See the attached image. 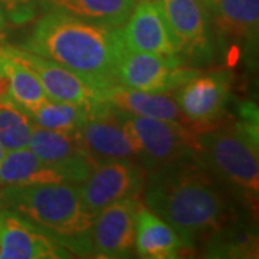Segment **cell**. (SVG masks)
Masks as SVG:
<instances>
[{"instance_id":"17","label":"cell","mask_w":259,"mask_h":259,"mask_svg":"<svg viewBox=\"0 0 259 259\" xmlns=\"http://www.w3.org/2000/svg\"><path fill=\"white\" fill-rule=\"evenodd\" d=\"M101 102L117 111L125 112L130 115L176 121L193 128L177 107L175 97H170L167 94L146 93L115 83L102 91Z\"/></svg>"},{"instance_id":"4","label":"cell","mask_w":259,"mask_h":259,"mask_svg":"<svg viewBox=\"0 0 259 259\" xmlns=\"http://www.w3.org/2000/svg\"><path fill=\"white\" fill-rule=\"evenodd\" d=\"M0 203L54 235L71 253L82 256L83 239L95 214L85 209L78 185L0 187Z\"/></svg>"},{"instance_id":"16","label":"cell","mask_w":259,"mask_h":259,"mask_svg":"<svg viewBox=\"0 0 259 259\" xmlns=\"http://www.w3.org/2000/svg\"><path fill=\"white\" fill-rule=\"evenodd\" d=\"M122 33L130 51L180 58L163 12L154 0H137Z\"/></svg>"},{"instance_id":"13","label":"cell","mask_w":259,"mask_h":259,"mask_svg":"<svg viewBox=\"0 0 259 259\" xmlns=\"http://www.w3.org/2000/svg\"><path fill=\"white\" fill-rule=\"evenodd\" d=\"M71 252L45 229L9 209H0V259L68 258Z\"/></svg>"},{"instance_id":"25","label":"cell","mask_w":259,"mask_h":259,"mask_svg":"<svg viewBox=\"0 0 259 259\" xmlns=\"http://www.w3.org/2000/svg\"><path fill=\"white\" fill-rule=\"evenodd\" d=\"M5 18L15 25L30 22L39 12V0H0Z\"/></svg>"},{"instance_id":"26","label":"cell","mask_w":259,"mask_h":259,"mask_svg":"<svg viewBox=\"0 0 259 259\" xmlns=\"http://www.w3.org/2000/svg\"><path fill=\"white\" fill-rule=\"evenodd\" d=\"M3 62H5V45L0 44V75L5 74V71H3Z\"/></svg>"},{"instance_id":"2","label":"cell","mask_w":259,"mask_h":259,"mask_svg":"<svg viewBox=\"0 0 259 259\" xmlns=\"http://www.w3.org/2000/svg\"><path fill=\"white\" fill-rule=\"evenodd\" d=\"M20 48L54 61L104 91L118 83V64L127 45L122 26L112 28L47 10Z\"/></svg>"},{"instance_id":"8","label":"cell","mask_w":259,"mask_h":259,"mask_svg":"<svg viewBox=\"0 0 259 259\" xmlns=\"http://www.w3.org/2000/svg\"><path fill=\"white\" fill-rule=\"evenodd\" d=\"M139 197L122 199L97 213L82 245V256L128 258L134 252Z\"/></svg>"},{"instance_id":"28","label":"cell","mask_w":259,"mask_h":259,"mask_svg":"<svg viewBox=\"0 0 259 259\" xmlns=\"http://www.w3.org/2000/svg\"><path fill=\"white\" fill-rule=\"evenodd\" d=\"M6 148L3 147L2 144H0V164H2V161H3V158H5V156H6Z\"/></svg>"},{"instance_id":"20","label":"cell","mask_w":259,"mask_h":259,"mask_svg":"<svg viewBox=\"0 0 259 259\" xmlns=\"http://www.w3.org/2000/svg\"><path fill=\"white\" fill-rule=\"evenodd\" d=\"M137 0H39V9L56 10L105 26H124Z\"/></svg>"},{"instance_id":"21","label":"cell","mask_w":259,"mask_h":259,"mask_svg":"<svg viewBox=\"0 0 259 259\" xmlns=\"http://www.w3.org/2000/svg\"><path fill=\"white\" fill-rule=\"evenodd\" d=\"M207 258H256L258 238L250 223L235 218L204 241Z\"/></svg>"},{"instance_id":"7","label":"cell","mask_w":259,"mask_h":259,"mask_svg":"<svg viewBox=\"0 0 259 259\" xmlns=\"http://www.w3.org/2000/svg\"><path fill=\"white\" fill-rule=\"evenodd\" d=\"M216 55L221 52L228 65L253 52L258 42L259 0H214L207 5Z\"/></svg>"},{"instance_id":"14","label":"cell","mask_w":259,"mask_h":259,"mask_svg":"<svg viewBox=\"0 0 259 259\" xmlns=\"http://www.w3.org/2000/svg\"><path fill=\"white\" fill-rule=\"evenodd\" d=\"M6 51L13 61L29 68L36 75L49 98L74 102L85 107H95L101 104L102 91L94 88L72 71L22 48L6 45Z\"/></svg>"},{"instance_id":"19","label":"cell","mask_w":259,"mask_h":259,"mask_svg":"<svg viewBox=\"0 0 259 259\" xmlns=\"http://www.w3.org/2000/svg\"><path fill=\"white\" fill-rule=\"evenodd\" d=\"M69 183L65 173L56 166L48 164L28 147L6 151L0 164V187Z\"/></svg>"},{"instance_id":"23","label":"cell","mask_w":259,"mask_h":259,"mask_svg":"<svg viewBox=\"0 0 259 259\" xmlns=\"http://www.w3.org/2000/svg\"><path fill=\"white\" fill-rule=\"evenodd\" d=\"M5 64L3 71L9 81V98L13 102L20 105L28 112L33 111L44 101H47L48 97L42 83L39 82L37 76L29 68L13 61L5 47Z\"/></svg>"},{"instance_id":"9","label":"cell","mask_w":259,"mask_h":259,"mask_svg":"<svg viewBox=\"0 0 259 259\" xmlns=\"http://www.w3.org/2000/svg\"><path fill=\"white\" fill-rule=\"evenodd\" d=\"M146 170L139 161L112 160L94 167L79 186L85 209L97 216L102 209L122 199L139 197L144 192Z\"/></svg>"},{"instance_id":"24","label":"cell","mask_w":259,"mask_h":259,"mask_svg":"<svg viewBox=\"0 0 259 259\" xmlns=\"http://www.w3.org/2000/svg\"><path fill=\"white\" fill-rule=\"evenodd\" d=\"M33 121L29 112L23 110L9 97L0 98V144L10 150L28 147Z\"/></svg>"},{"instance_id":"6","label":"cell","mask_w":259,"mask_h":259,"mask_svg":"<svg viewBox=\"0 0 259 259\" xmlns=\"http://www.w3.org/2000/svg\"><path fill=\"white\" fill-rule=\"evenodd\" d=\"M180 59L189 66L209 65L216 58L209 10L203 0H160Z\"/></svg>"},{"instance_id":"15","label":"cell","mask_w":259,"mask_h":259,"mask_svg":"<svg viewBox=\"0 0 259 259\" xmlns=\"http://www.w3.org/2000/svg\"><path fill=\"white\" fill-rule=\"evenodd\" d=\"M28 148L42 161L61 168L74 185H81L95 167L78 131H55L33 124Z\"/></svg>"},{"instance_id":"22","label":"cell","mask_w":259,"mask_h":259,"mask_svg":"<svg viewBox=\"0 0 259 259\" xmlns=\"http://www.w3.org/2000/svg\"><path fill=\"white\" fill-rule=\"evenodd\" d=\"M93 107L48 98L29 112L35 125L55 131H78L90 118Z\"/></svg>"},{"instance_id":"10","label":"cell","mask_w":259,"mask_h":259,"mask_svg":"<svg viewBox=\"0 0 259 259\" xmlns=\"http://www.w3.org/2000/svg\"><path fill=\"white\" fill-rule=\"evenodd\" d=\"M180 58L134 52L125 49L118 64V83L146 93H173L199 74Z\"/></svg>"},{"instance_id":"3","label":"cell","mask_w":259,"mask_h":259,"mask_svg":"<svg viewBox=\"0 0 259 259\" xmlns=\"http://www.w3.org/2000/svg\"><path fill=\"white\" fill-rule=\"evenodd\" d=\"M197 154L228 193L258 209V122L241 120L199 131Z\"/></svg>"},{"instance_id":"27","label":"cell","mask_w":259,"mask_h":259,"mask_svg":"<svg viewBox=\"0 0 259 259\" xmlns=\"http://www.w3.org/2000/svg\"><path fill=\"white\" fill-rule=\"evenodd\" d=\"M5 25H6V18H5V15H3V12L0 9V32L3 30L5 28Z\"/></svg>"},{"instance_id":"12","label":"cell","mask_w":259,"mask_h":259,"mask_svg":"<svg viewBox=\"0 0 259 259\" xmlns=\"http://www.w3.org/2000/svg\"><path fill=\"white\" fill-rule=\"evenodd\" d=\"M78 134L95 166L112 160L139 161L137 148L124 127L121 112L104 102L93 107L90 118L78 130Z\"/></svg>"},{"instance_id":"11","label":"cell","mask_w":259,"mask_h":259,"mask_svg":"<svg viewBox=\"0 0 259 259\" xmlns=\"http://www.w3.org/2000/svg\"><path fill=\"white\" fill-rule=\"evenodd\" d=\"M175 91L177 107L199 133L214 125L226 111L231 100V74L226 71L199 72Z\"/></svg>"},{"instance_id":"30","label":"cell","mask_w":259,"mask_h":259,"mask_svg":"<svg viewBox=\"0 0 259 259\" xmlns=\"http://www.w3.org/2000/svg\"><path fill=\"white\" fill-rule=\"evenodd\" d=\"M154 2H157V3H158V2H160V0H154Z\"/></svg>"},{"instance_id":"5","label":"cell","mask_w":259,"mask_h":259,"mask_svg":"<svg viewBox=\"0 0 259 259\" xmlns=\"http://www.w3.org/2000/svg\"><path fill=\"white\" fill-rule=\"evenodd\" d=\"M121 115L146 173L166 166L187 153L197 151V133L185 124L125 112H121Z\"/></svg>"},{"instance_id":"18","label":"cell","mask_w":259,"mask_h":259,"mask_svg":"<svg viewBox=\"0 0 259 259\" xmlns=\"http://www.w3.org/2000/svg\"><path fill=\"white\" fill-rule=\"evenodd\" d=\"M186 249L176 231L156 213L140 204L136 218L134 250L144 259H173Z\"/></svg>"},{"instance_id":"29","label":"cell","mask_w":259,"mask_h":259,"mask_svg":"<svg viewBox=\"0 0 259 259\" xmlns=\"http://www.w3.org/2000/svg\"><path fill=\"white\" fill-rule=\"evenodd\" d=\"M204 3H206V6H207V5H210V3H213V2H214V0H203Z\"/></svg>"},{"instance_id":"1","label":"cell","mask_w":259,"mask_h":259,"mask_svg":"<svg viewBox=\"0 0 259 259\" xmlns=\"http://www.w3.org/2000/svg\"><path fill=\"white\" fill-rule=\"evenodd\" d=\"M144 202L176 231L187 249L238 218L228 190L204 166L197 151L148 171Z\"/></svg>"}]
</instances>
